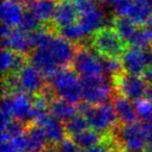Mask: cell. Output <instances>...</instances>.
Returning <instances> with one entry per match:
<instances>
[{
	"label": "cell",
	"instance_id": "cell-1",
	"mask_svg": "<svg viewBox=\"0 0 152 152\" xmlns=\"http://www.w3.org/2000/svg\"><path fill=\"white\" fill-rule=\"evenodd\" d=\"M47 86L55 98L76 104L83 98L81 78L72 67H63L47 78Z\"/></svg>",
	"mask_w": 152,
	"mask_h": 152
},
{
	"label": "cell",
	"instance_id": "cell-2",
	"mask_svg": "<svg viewBox=\"0 0 152 152\" xmlns=\"http://www.w3.org/2000/svg\"><path fill=\"white\" fill-rule=\"evenodd\" d=\"M77 108L79 114L88 119L90 127L104 135L114 131L119 124L114 105L108 102L93 105L83 100L77 103Z\"/></svg>",
	"mask_w": 152,
	"mask_h": 152
},
{
	"label": "cell",
	"instance_id": "cell-3",
	"mask_svg": "<svg viewBox=\"0 0 152 152\" xmlns=\"http://www.w3.org/2000/svg\"><path fill=\"white\" fill-rule=\"evenodd\" d=\"M114 145L124 152H146L148 149V137L144 124L137 122L121 124L113 131Z\"/></svg>",
	"mask_w": 152,
	"mask_h": 152
},
{
	"label": "cell",
	"instance_id": "cell-4",
	"mask_svg": "<svg viewBox=\"0 0 152 152\" xmlns=\"http://www.w3.org/2000/svg\"><path fill=\"white\" fill-rule=\"evenodd\" d=\"M90 46L99 55L122 58L128 44L114 27H102L91 36Z\"/></svg>",
	"mask_w": 152,
	"mask_h": 152
},
{
	"label": "cell",
	"instance_id": "cell-5",
	"mask_svg": "<svg viewBox=\"0 0 152 152\" xmlns=\"http://www.w3.org/2000/svg\"><path fill=\"white\" fill-rule=\"evenodd\" d=\"M83 87V99L93 105L108 102L115 94L113 83H108V79L104 74L102 75L80 77Z\"/></svg>",
	"mask_w": 152,
	"mask_h": 152
},
{
	"label": "cell",
	"instance_id": "cell-6",
	"mask_svg": "<svg viewBox=\"0 0 152 152\" xmlns=\"http://www.w3.org/2000/svg\"><path fill=\"white\" fill-rule=\"evenodd\" d=\"M115 93L126 97L132 102H137L144 99L148 83L140 75L130 74L126 71L119 73L112 79Z\"/></svg>",
	"mask_w": 152,
	"mask_h": 152
},
{
	"label": "cell",
	"instance_id": "cell-7",
	"mask_svg": "<svg viewBox=\"0 0 152 152\" xmlns=\"http://www.w3.org/2000/svg\"><path fill=\"white\" fill-rule=\"evenodd\" d=\"M72 68L80 77L104 74L99 54L87 45H77Z\"/></svg>",
	"mask_w": 152,
	"mask_h": 152
},
{
	"label": "cell",
	"instance_id": "cell-8",
	"mask_svg": "<svg viewBox=\"0 0 152 152\" xmlns=\"http://www.w3.org/2000/svg\"><path fill=\"white\" fill-rule=\"evenodd\" d=\"M16 76L19 93L36 95L41 93L47 86V81L45 80L46 76L31 64L24 66L18 73H16Z\"/></svg>",
	"mask_w": 152,
	"mask_h": 152
},
{
	"label": "cell",
	"instance_id": "cell-9",
	"mask_svg": "<svg viewBox=\"0 0 152 152\" xmlns=\"http://www.w3.org/2000/svg\"><path fill=\"white\" fill-rule=\"evenodd\" d=\"M78 22L87 36H92L95 31L102 27H113L114 19L108 20L103 10L96 7L93 11L79 15Z\"/></svg>",
	"mask_w": 152,
	"mask_h": 152
},
{
	"label": "cell",
	"instance_id": "cell-10",
	"mask_svg": "<svg viewBox=\"0 0 152 152\" xmlns=\"http://www.w3.org/2000/svg\"><path fill=\"white\" fill-rule=\"evenodd\" d=\"M121 61H122L124 71L134 75L141 76L148 68L145 50L137 47L128 46Z\"/></svg>",
	"mask_w": 152,
	"mask_h": 152
},
{
	"label": "cell",
	"instance_id": "cell-11",
	"mask_svg": "<svg viewBox=\"0 0 152 152\" xmlns=\"http://www.w3.org/2000/svg\"><path fill=\"white\" fill-rule=\"evenodd\" d=\"M14 118L28 125L34 121L32 95L26 93H16L11 95Z\"/></svg>",
	"mask_w": 152,
	"mask_h": 152
},
{
	"label": "cell",
	"instance_id": "cell-12",
	"mask_svg": "<svg viewBox=\"0 0 152 152\" xmlns=\"http://www.w3.org/2000/svg\"><path fill=\"white\" fill-rule=\"evenodd\" d=\"M79 13L75 4L69 0H63L56 5L52 18V28L56 31L58 28L70 25L78 21Z\"/></svg>",
	"mask_w": 152,
	"mask_h": 152
},
{
	"label": "cell",
	"instance_id": "cell-13",
	"mask_svg": "<svg viewBox=\"0 0 152 152\" xmlns=\"http://www.w3.org/2000/svg\"><path fill=\"white\" fill-rule=\"evenodd\" d=\"M112 102L116 110L119 123L127 124V123L137 122L139 117L132 101L120 94L115 93L112 98Z\"/></svg>",
	"mask_w": 152,
	"mask_h": 152
},
{
	"label": "cell",
	"instance_id": "cell-14",
	"mask_svg": "<svg viewBox=\"0 0 152 152\" xmlns=\"http://www.w3.org/2000/svg\"><path fill=\"white\" fill-rule=\"evenodd\" d=\"M24 137L26 152H41L48 144L44 129L37 123H30L26 126Z\"/></svg>",
	"mask_w": 152,
	"mask_h": 152
},
{
	"label": "cell",
	"instance_id": "cell-15",
	"mask_svg": "<svg viewBox=\"0 0 152 152\" xmlns=\"http://www.w3.org/2000/svg\"><path fill=\"white\" fill-rule=\"evenodd\" d=\"M2 48L11 49L24 54H29L31 47L28 39V32L20 29L19 27H15L9 36L2 38Z\"/></svg>",
	"mask_w": 152,
	"mask_h": 152
},
{
	"label": "cell",
	"instance_id": "cell-16",
	"mask_svg": "<svg viewBox=\"0 0 152 152\" xmlns=\"http://www.w3.org/2000/svg\"><path fill=\"white\" fill-rule=\"evenodd\" d=\"M39 125H41L43 127V129H44L45 133H46L47 140H48V143L58 144L59 142H61L67 137L65 123L63 121L56 119L51 114L47 115L39 123Z\"/></svg>",
	"mask_w": 152,
	"mask_h": 152
},
{
	"label": "cell",
	"instance_id": "cell-17",
	"mask_svg": "<svg viewBox=\"0 0 152 152\" xmlns=\"http://www.w3.org/2000/svg\"><path fill=\"white\" fill-rule=\"evenodd\" d=\"M25 10L17 0H3L1 5V21L12 27H18Z\"/></svg>",
	"mask_w": 152,
	"mask_h": 152
},
{
	"label": "cell",
	"instance_id": "cell-18",
	"mask_svg": "<svg viewBox=\"0 0 152 152\" xmlns=\"http://www.w3.org/2000/svg\"><path fill=\"white\" fill-rule=\"evenodd\" d=\"M77 113H78L77 105H74V103L72 102L61 99V98H54L51 101L50 114L56 119L63 121L64 123L73 118L75 115H77Z\"/></svg>",
	"mask_w": 152,
	"mask_h": 152
},
{
	"label": "cell",
	"instance_id": "cell-19",
	"mask_svg": "<svg viewBox=\"0 0 152 152\" xmlns=\"http://www.w3.org/2000/svg\"><path fill=\"white\" fill-rule=\"evenodd\" d=\"M71 137L79 146V148L85 149V148L94 147V146L103 144L105 135L93 128L92 129L88 128L86 130L81 131V132L77 133V134L72 135Z\"/></svg>",
	"mask_w": 152,
	"mask_h": 152
},
{
	"label": "cell",
	"instance_id": "cell-20",
	"mask_svg": "<svg viewBox=\"0 0 152 152\" xmlns=\"http://www.w3.org/2000/svg\"><path fill=\"white\" fill-rule=\"evenodd\" d=\"M56 31L59 36H61L70 42L74 43L75 45H86L85 42L87 41L86 39L88 36L78 22L58 28Z\"/></svg>",
	"mask_w": 152,
	"mask_h": 152
},
{
	"label": "cell",
	"instance_id": "cell-21",
	"mask_svg": "<svg viewBox=\"0 0 152 152\" xmlns=\"http://www.w3.org/2000/svg\"><path fill=\"white\" fill-rule=\"evenodd\" d=\"M56 5L55 0H37L31 11L42 23H48L49 21H52Z\"/></svg>",
	"mask_w": 152,
	"mask_h": 152
},
{
	"label": "cell",
	"instance_id": "cell-22",
	"mask_svg": "<svg viewBox=\"0 0 152 152\" xmlns=\"http://www.w3.org/2000/svg\"><path fill=\"white\" fill-rule=\"evenodd\" d=\"M152 15V10L147 4L143 2H140L137 0H133L132 5H131L129 13L127 17L131 19L137 25H145Z\"/></svg>",
	"mask_w": 152,
	"mask_h": 152
},
{
	"label": "cell",
	"instance_id": "cell-23",
	"mask_svg": "<svg viewBox=\"0 0 152 152\" xmlns=\"http://www.w3.org/2000/svg\"><path fill=\"white\" fill-rule=\"evenodd\" d=\"M128 46L147 49L152 46V30L146 25L139 26L131 39L128 41Z\"/></svg>",
	"mask_w": 152,
	"mask_h": 152
},
{
	"label": "cell",
	"instance_id": "cell-24",
	"mask_svg": "<svg viewBox=\"0 0 152 152\" xmlns=\"http://www.w3.org/2000/svg\"><path fill=\"white\" fill-rule=\"evenodd\" d=\"M140 25H137L134 22L128 17H115L114 26L113 27L118 31V34L122 37V39L128 44V41L131 39L135 30Z\"/></svg>",
	"mask_w": 152,
	"mask_h": 152
},
{
	"label": "cell",
	"instance_id": "cell-25",
	"mask_svg": "<svg viewBox=\"0 0 152 152\" xmlns=\"http://www.w3.org/2000/svg\"><path fill=\"white\" fill-rule=\"evenodd\" d=\"M103 7L110 10L116 17H127L133 0H101Z\"/></svg>",
	"mask_w": 152,
	"mask_h": 152
},
{
	"label": "cell",
	"instance_id": "cell-26",
	"mask_svg": "<svg viewBox=\"0 0 152 152\" xmlns=\"http://www.w3.org/2000/svg\"><path fill=\"white\" fill-rule=\"evenodd\" d=\"M89 127L90 124L88 119L83 115L79 114V113L77 115H75L73 118H71L70 120L65 122L66 132H67V135H69V137L77 134V133L88 129Z\"/></svg>",
	"mask_w": 152,
	"mask_h": 152
},
{
	"label": "cell",
	"instance_id": "cell-27",
	"mask_svg": "<svg viewBox=\"0 0 152 152\" xmlns=\"http://www.w3.org/2000/svg\"><path fill=\"white\" fill-rule=\"evenodd\" d=\"M100 56V61H101L102 69H103V73L105 76H110V79L114 76L118 75L119 73L124 71L123 68L122 61L120 58H114V57H107V56Z\"/></svg>",
	"mask_w": 152,
	"mask_h": 152
},
{
	"label": "cell",
	"instance_id": "cell-28",
	"mask_svg": "<svg viewBox=\"0 0 152 152\" xmlns=\"http://www.w3.org/2000/svg\"><path fill=\"white\" fill-rule=\"evenodd\" d=\"M18 27L26 32H30L42 27V22L31 10H25Z\"/></svg>",
	"mask_w": 152,
	"mask_h": 152
},
{
	"label": "cell",
	"instance_id": "cell-29",
	"mask_svg": "<svg viewBox=\"0 0 152 152\" xmlns=\"http://www.w3.org/2000/svg\"><path fill=\"white\" fill-rule=\"evenodd\" d=\"M135 110L137 113V117L143 122H147L152 119V102L149 100L144 98L135 102Z\"/></svg>",
	"mask_w": 152,
	"mask_h": 152
},
{
	"label": "cell",
	"instance_id": "cell-30",
	"mask_svg": "<svg viewBox=\"0 0 152 152\" xmlns=\"http://www.w3.org/2000/svg\"><path fill=\"white\" fill-rule=\"evenodd\" d=\"M57 147H58L59 151L61 152H79L80 151V148L75 142L73 141L71 137L67 135L65 139L61 142H59L57 144Z\"/></svg>",
	"mask_w": 152,
	"mask_h": 152
},
{
	"label": "cell",
	"instance_id": "cell-31",
	"mask_svg": "<svg viewBox=\"0 0 152 152\" xmlns=\"http://www.w3.org/2000/svg\"><path fill=\"white\" fill-rule=\"evenodd\" d=\"M1 152H21L19 148L16 146V144L13 141H4L2 142L1 146Z\"/></svg>",
	"mask_w": 152,
	"mask_h": 152
},
{
	"label": "cell",
	"instance_id": "cell-32",
	"mask_svg": "<svg viewBox=\"0 0 152 152\" xmlns=\"http://www.w3.org/2000/svg\"><path fill=\"white\" fill-rule=\"evenodd\" d=\"M105 150H106V145H105V144H100V145L94 146V147L81 149L79 152H105Z\"/></svg>",
	"mask_w": 152,
	"mask_h": 152
},
{
	"label": "cell",
	"instance_id": "cell-33",
	"mask_svg": "<svg viewBox=\"0 0 152 152\" xmlns=\"http://www.w3.org/2000/svg\"><path fill=\"white\" fill-rule=\"evenodd\" d=\"M41 152H61V151H59L58 147H57V144L48 143Z\"/></svg>",
	"mask_w": 152,
	"mask_h": 152
},
{
	"label": "cell",
	"instance_id": "cell-34",
	"mask_svg": "<svg viewBox=\"0 0 152 152\" xmlns=\"http://www.w3.org/2000/svg\"><path fill=\"white\" fill-rule=\"evenodd\" d=\"M143 75L144 78L146 79V81L148 83H150V85H152V66H150V67H148L146 69V71L144 72Z\"/></svg>",
	"mask_w": 152,
	"mask_h": 152
},
{
	"label": "cell",
	"instance_id": "cell-35",
	"mask_svg": "<svg viewBox=\"0 0 152 152\" xmlns=\"http://www.w3.org/2000/svg\"><path fill=\"white\" fill-rule=\"evenodd\" d=\"M144 98L152 102V85H150V83H148L147 89H146L145 97H144Z\"/></svg>",
	"mask_w": 152,
	"mask_h": 152
},
{
	"label": "cell",
	"instance_id": "cell-36",
	"mask_svg": "<svg viewBox=\"0 0 152 152\" xmlns=\"http://www.w3.org/2000/svg\"><path fill=\"white\" fill-rule=\"evenodd\" d=\"M105 152H124L122 149L116 147V146H106Z\"/></svg>",
	"mask_w": 152,
	"mask_h": 152
},
{
	"label": "cell",
	"instance_id": "cell-37",
	"mask_svg": "<svg viewBox=\"0 0 152 152\" xmlns=\"http://www.w3.org/2000/svg\"><path fill=\"white\" fill-rule=\"evenodd\" d=\"M137 1H140V2L145 3V4H147L148 7L152 10V0H137Z\"/></svg>",
	"mask_w": 152,
	"mask_h": 152
},
{
	"label": "cell",
	"instance_id": "cell-38",
	"mask_svg": "<svg viewBox=\"0 0 152 152\" xmlns=\"http://www.w3.org/2000/svg\"><path fill=\"white\" fill-rule=\"evenodd\" d=\"M146 26H147L148 28H150V29L152 30V15H151V17L148 19V21L146 22V24H145Z\"/></svg>",
	"mask_w": 152,
	"mask_h": 152
},
{
	"label": "cell",
	"instance_id": "cell-39",
	"mask_svg": "<svg viewBox=\"0 0 152 152\" xmlns=\"http://www.w3.org/2000/svg\"><path fill=\"white\" fill-rule=\"evenodd\" d=\"M126 152H129V151H126Z\"/></svg>",
	"mask_w": 152,
	"mask_h": 152
},
{
	"label": "cell",
	"instance_id": "cell-40",
	"mask_svg": "<svg viewBox=\"0 0 152 152\" xmlns=\"http://www.w3.org/2000/svg\"><path fill=\"white\" fill-rule=\"evenodd\" d=\"M96 1H98V0H96Z\"/></svg>",
	"mask_w": 152,
	"mask_h": 152
}]
</instances>
